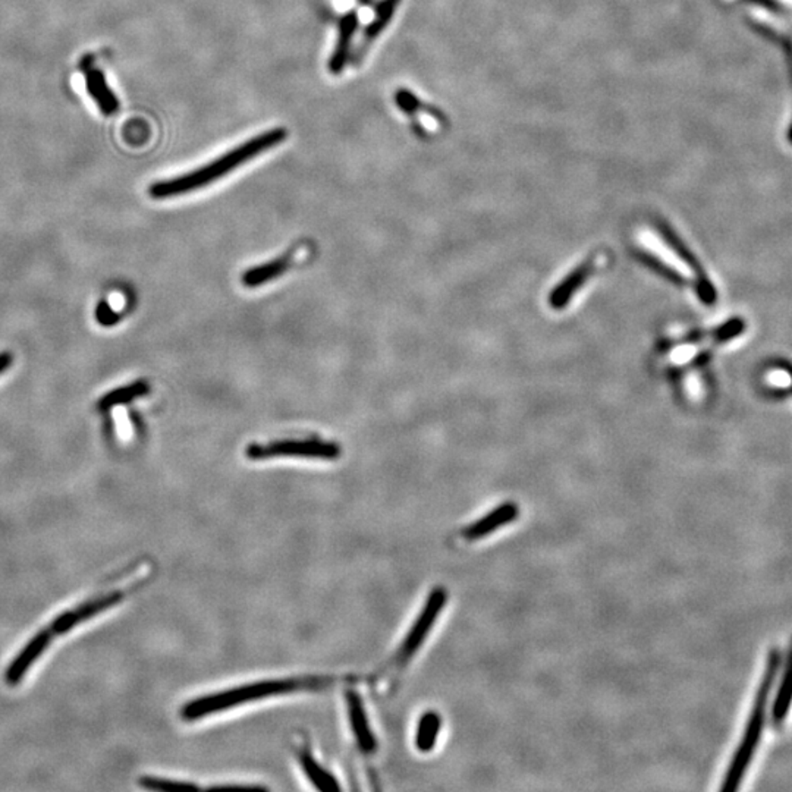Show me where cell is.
<instances>
[{"mask_svg": "<svg viewBox=\"0 0 792 792\" xmlns=\"http://www.w3.org/2000/svg\"><path fill=\"white\" fill-rule=\"evenodd\" d=\"M744 330H745V321L741 317H736V319H731V320L720 326L718 329L713 330L711 337L716 342H728L734 339V337L739 336Z\"/></svg>", "mask_w": 792, "mask_h": 792, "instance_id": "21", "label": "cell"}, {"mask_svg": "<svg viewBox=\"0 0 792 792\" xmlns=\"http://www.w3.org/2000/svg\"><path fill=\"white\" fill-rule=\"evenodd\" d=\"M140 787L149 791L158 792H195L200 787L194 782L188 780L169 779L160 776H141L139 779Z\"/></svg>", "mask_w": 792, "mask_h": 792, "instance_id": "20", "label": "cell"}, {"mask_svg": "<svg viewBox=\"0 0 792 792\" xmlns=\"http://www.w3.org/2000/svg\"><path fill=\"white\" fill-rule=\"evenodd\" d=\"M125 599V592L123 590H114L110 593L103 594L98 598L91 599V600L78 606L77 609L66 610L64 614L57 615L50 624V631L56 635L66 634L68 631L73 630L78 624L87 621L89 617L102 614L105 610L119 605Z\"/></svg>", "mask_w": 792, "mask_h": 792, "instance_id": "7", "label": "cell"}, {"mask_svg": "<svg viewBox=\"0 0 792 792\" xmlns=\"http://www.w3.org/2000/svg\"><path fill=\"white\" fill-rule=\"evenodd\" d=\"M399 4H401V0H382V2L378 4L376 13H374L373 20L370 21L366 29L362 31L360 45H358L355 53H353V59H351V62H353V65L355 66V68L362 66V62L366 59L367 53L371 49V46L374 45V41L378 40L379 37L382 36L383 31L387 29V25L392 22V18H394Z\"/></svg>", "mask_w": 792, "mask_h": 792, "instance_id": "11", "label": "cell"}, {"mask_svg": "<svg viewBox=\"0 0 792 792\" xmlns=\"http://www.w3.org/2000/svg\"><path fill=\"white\" fill-rule=\"evenodd\" d=\"M98 319L102 325H112V321L116 320V313L103 302L98 310Z\"/></svg>", "mask_w": 792, "mask_h": 792, "instance_id": "24", "label": "cell"}, {"mask_svg": "<svg viewBox=\"0 0 792 792\" xmlns=\"http://www.w3.org/2000/svg\"><path fill=\"white\" fill-rule=\"evenodd\" d=\"M149 392H150L149 383L146 380H137V382L131 383V385L110 390L109 394L103 395L98 404V410H112L115 406L123 405V404L131 403L134 399L146 396Z\"/></svg>", "mask_w": 792, "mask_h": 792, "instance_id": "19", "label": "cell"}, {"mask_svg": "<svg viewBox=\"0 0 792 792\" xmlns=\"http://www.w3.org/2000/svg\"><path fill=\"white\" fill-rule=\"evenodd\" d=\"M210 791L216 792H235V791H263L264 788L257 787V785H216L211 787Z\"/></svg>", "mask_w": 792, "mask_h": 792, "instance_id": "23", "label": "cell"}, {"mask_svg": "<svg viewBox=\"0 0 792 792\" xmlns=\"http://www.w3.org/2000/svg\"><path fill=\"white\" fill-rule=\"evenodd\" d=\"M345 711L351 737L358 752L364 756H373L378 752V737L371 727L366 703L362 694L353 688L345 691Z\"/></svg>", "mask_w": 792, "mask_h": 792, "instance_id": "6", "label": "cell"}, {"mask_svg": "<svg viewBox=\"0 0 792 792\" xmlns=\"http://www.w3.org/2000/svg\"><path fill=\"white\" fill-rule=\"evenodd\" d=\"M792 706V642L789 644L788 653L785 659L784 672L780 677L779 686L775 694V702L772 706V725L779 728L785 720L788 718Z\"/></svg>", "mask_w": 792, "mask_h": 792, "instance_id": "15", "label": "cell"}, {"mask_svg": "<svg viewBox=\"0 0 792 792\" xmlns=\"http://www.w3.org/2000/svg\"><path fill=\"white\" fill-rule=\"evenodd\" d=\"M447 598H449L447 590L442 585L431 589L422 610L413 622V626H410V630L406 631L403 642L392 654L387 668L382 670L380 675L383 678H387L392 675L396 677L410 665L411 660L415 658V654L419 653L422 644L426 643L427 637L430 635L433 626L447 606Z\"/></svg>", "mask_w": 792, "mask_h": 792, "instance_id": "4", "label": "cell"}, {"mask_svg": "<svg viewBox=\"0 0 792 792\" xmlns=\"http://www.w3.org/2000/svg\"><path fill=\"white\" fill-rule=\"evenodd\" d=\"M288 139V130L284 126H277L272 130L264 131L252 139L247 140L235 149L226 151L225 155L215 158L213 162L206 163L203 166L197 167L194 171L187 172L175 178L158 181L149 188V195L153 200H167L179 197V195L190 194L201 188L215 183L220 178L229 175L231 172L243 166L245 163L251 162L252 158L263 155L266 151L272 150Z\"/></svg>", "mask_w": 792, "mask_h": 792, "instance_id": "2", "label": "cell"}, {"mask_svg": "<svg viewBox=\"0 0 792 792\" xmlns=\"http://www.w3.org/2000/svg\"><path fill=\"white\" fill-rule=\"evenodd\" d=\"M335 683H337V678L328 677V675L257 679L252 683L241 684V686L194 697L181 707V718L185 722H197V720H206L210 716L219 715V713L231 711V709L256 703L261 700L304 693V691L326 690Z\"/></svg>", "mask_w": 792, "mask_h": 792, "instance_id": "1", "label": "cell"}, {"mask_svg": "<svg viewBox=\"0 0 792 792\" xmlns=\"http://www.w3.org/2000/svg\"><path fill=\"white\" fill-rule=\"evenodd\" d=\"M291 254L279 257L275 260L268 261V263L256 266V268H248L247 272L243 273L241 282L247 288H257L261 285L268 284L275 281L277 277H282L289 268H291Z\"/></svg>", "mask_w": 792, "mask_h": 792, "instance_id": "16", "label": "cell"}, {"mask_svg": "<svg viewBox=\"0 0 792 792\" xmlns=\"http://www.w3.org/2000/svg\"><path fill=\"white\" fill-rule=\"evenodd\" d=\"M518 516H520L518 505L514 502H505V504L488 512L479 520H475L473 524L464 527L459 534L465 541H483L486 537L498 532L499 528L511 524L512 521H515Z\"/></svg>", "mask_w": 792, "mask_h": 792, "instance_id": "9", "label": "cell"}, {"mask_svg": "<svg viewBox=\"0 0 792 792\" xmlns=\"http://www.w3.org/2000/svg\"><path fill=\"white\" fill-rule=\"evenodd\" d=\"M341 447L335 442L321 439L275 440L270 443H251L245 447L250 461L275 458H304L335 461L341 456Z\"/></svg>", "mask_w": 792, "mask_h": 792, "instance_id": "5", "label": "cell"}, {"mask_svg": "<svg viewBox=\"0 0 792 792\" xmlns=\"http://www.w3.org/2000/svg\"><path fill=\"white\" fill-rule=\"evenodd\" d=\"M52 637L53 633L50 631V628H43L25 644L24 649L17 654V658L13 659L8 669H6V674H4V679H6V683L9 686H17L21 679L24 678L27 670L31 668V665L36 662L37 659L40 658L41 653L49 647Z\"/></svg>", "mask_w": 792, "mask_h": 792, "instance_id": "13", "label": "cell"}, {"mask_svg": "<svg viewBox=\"0 0 792 792\" xmlns=\"http://www.w3.org/2000/svg\"><path fill=\"white\" fill-rule=\"evenodd\" d=\"M395 103L406 115L417 114V110L422 109L419 98H415L414 94L410 93L408 89H398L395 94Z\"/></svg>", "mask_w": 792, "mask_h": 792, "instance_id": "22", "label": "cell"}, {"mask_svg": "<svg viewBox=\"0 0 792 792\" xmlns=\"http://www.w3.org/2000/svg\"><path fill=\"white\" fill-rule=\"evenodd\" d=\"M780 665H782V654L778 647H773L769 653L763 677L760 679L759 690H757L756 699H754L752 711L748 716L743 738L739 741L738 747L732 756L731 763L728 766L727 773L723 776L722 787H720L722 792L737 791L743 782L750 764H752L753 757L756 754L762 734H763L769 700H771L776 678L779 675Z\"/></svg>", "mask_w": 792, "mask_h": 792, "instance_id": "3", "label": "cell"}, {"mask_svg": "<svg viewBox=\"0 0 792 792\" xmlns=\"http://www.w3.org/2000/svg\"><path fill=\"white\" fill-rule=\"evenodd\" d=\"M295 756H297L301 772L305 776V779L313 785V788L323 792L339 791V789H342V785L339 784L337 776L330 772L329 769L326 768L325 764L321 763L320 760L314 756L311 748L309 747V744H300L297 747V752H295Z\"/></svg>", "mask_w": 792, "mask_h": 792, "instance_id": "12", "label": "cell"}, {"mask_svg": "<svg viewBox=\"0 0 792 792\" xmlns=\"http://www.w3.org/2000/svg\"><path fill=\"white\" fill-rule=\"evenodd\" d=\"M660 232H662L663 238L667 241L668 245L677 252V256L681 260L686 261L688 268L694 270L695 293L699 295L700 301L706 305L715 304L716 300H718V293H716L715 286L711 284V279L707 277L702 264L697 260V257L688 250V247L684 244L683 240H679L678 235L672 229L668 228L667 225L660 226Z\"/></svg>", "mask_w": 792, "mask_h": 792, "instance_id": "8", "label": "cell"}, {"mask_svg": "<svg viewBox=\"0 0 792 792\" xmlns=\"http://www.w3.org/2000/svg\"><path fill=\"white\" fill-rule=\"evenodd\" d=\"M592 272H593V264L592 261H585L581 264L580 268L569 273L568 277L562 284L558 285V288L550 295L549 301H550L553 309H562L564 305L568 304L573 294L580 288L581 285L584 284L585 279Z\"/></svg>", "mask_w": 792, "mask_h": 792, "instance_id": "18", "label": "cell"}, {"mask_svg": "<svg viewBox=\"0 0 792 792\" xmlns=\"http://www.w3.org/2000/svg\"><path fill=\"white\" fill-rule=\"evenodd\" d=\"M440 729H442V718L438 711H429L422 713L415 729V748L420 753H430L438 744Z\"/></svg>", "mask_w": 792, "mask_h": 792, "instance_id": "17", "label": "cell"}, {"mask_svg": "<svg viewBox=\"0 0 792 792\" xmlns=\"http://www.w3.org/2000/svg\"><path fill=\"white\" fill-rule=\"evenodd\" d=\"M13 362V353H0V374L4 373Z\"/></svg>", "mask_w": 792, "mask_h": 792, "instance_id": "25", "label": "cell"}, {"mask_svg": "<svg viewBox=\"0 0 792 792\" xmlns=\"http://www.w3.org/2000/svg\"><path fill=\"white\" fill-rule=\"evenodd\" d=\"M86 75L87 91H89L91 100L98 106V110L105 116H112L116 114V110L119 109V100L107 84L105 73L94 66H89L87 68Z\"/></svg>", "mask_w": 792, "mask_h": 792, "instance_id": "14", "label": "cell"}, {"mask_svg": "<svg viewBox=\"0 0 792 792\" xmlns=\"http://www.w3.org/2000/svg\"><path fill=\"white\" fill-rule=\"evenodd\" d=\"M358 25H360V17L357 11H350L339 20L336 45L328 62V70L332 75L344 72L353 59V37L357 34Z\"/></svg>", "mask_w": 792, "mask_h": 792, "instance_id": "10", "label": "cell"}]
</instances>
